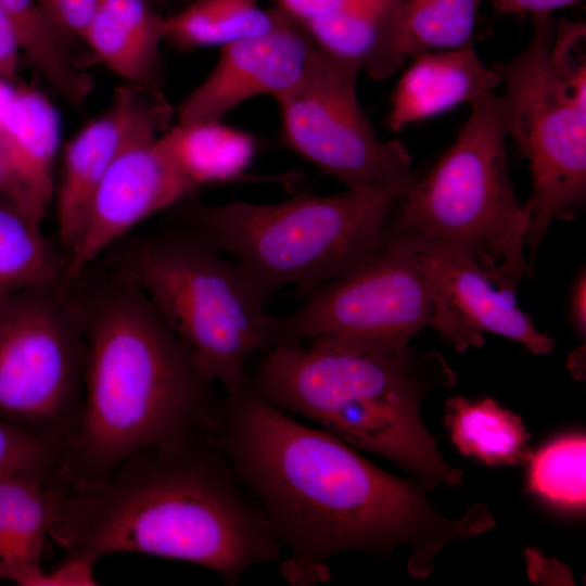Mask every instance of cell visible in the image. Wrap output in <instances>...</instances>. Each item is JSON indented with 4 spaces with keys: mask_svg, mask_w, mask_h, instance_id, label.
Listing matches in <instances>:
<instances>
[{
    "mask_svg": "<svg viewBox=\"0 0 586 586\" xmlns=\"http://www.w3.org/2000/svg\"><path fill=\"white\" fill-rule=\"evenodd\" d=\"M211 437L289 551L282 571L291 582H326L327 561L344 551L390 557L399 547L409 549L407 571L425 578L446 547L495 526L483 504L444 515L422 481L384 471L247 383L219 398Z\"/></svg>",
    "mask_w": 586,
    "mask_h": 586,
    "instance_id": "obj_1",
    "label": "cell"
},
{
    "mask_svg": "<svg viewBox=\"0 0 586 586\" xmlns=\"http://www.w3.org/2000/svg\"><path fill=\"white\" fill-rule=\"evenodd\" d=\"M50 538L95 562L122 552L189 562L229 586L282 549L211 434L139 451L97 485L63 486Z\"/></svg>",
    "mask_w": 586,
    "mask_h": 586,
    "instance_id": "obj_2",
    "label": "cell"
},
{
    "mask_svg": "<svg viewBox=\"0 0 586 586\" xmlns=\"http://www.w3.org/2000/svg\"><path fill=\"white\" fill-rule=\"evenodd\" d=\"M76 295L87 340L79 423L63 445L59 473L72 488L104 481L149 448H175L211 434L214 382L160 314L116 276Z\"/></svg>",
    "mask_w": 586,
    "mask_h": 586,
    "instance_id": "obj_3",
    "label": "cell"
},
{
    "mask_svg": "<svg viewBox=\"0 0 586 586\" xmlns=\"http://www.w3.org/2000/svg\"><path fill=\"white\" fill-rule=\"evenodd\" d=\"M456 374L437 353L336 343L288 344L264 354L247 384L356 450L375 454L431 489L462 483L421 415L428 394Z\"/></svg>",
    "mask_w": 586,
    "mask_h": 586,
    "instance_id": "obj_4",
    "label": "cell"
},
{
    "mask_svg": "<svg viewBox=\"0 0 586 586\" xmlns=\"http://www.w3.org/2000/svg\"><path fill=\"white\" fill-rule=\"evenodd\" d=\"M470 106L453 144L403 188L384 239L448 250L514 293L530 272L528 212L510 179L499 95L487 92Z\"/></svg>",
    "mask_w": 586,
    "mask_h": 586,
    "instance_id": "obj_5",
    "label": "cell"
},
{
    "mask_svg": "<svg viewBox=\"0 0 586 586\" xmlns=\"http://www.w3.org/2000/svg\"><path fill=\"white\" fill-rule=\"evenodd\" d=\"M404 187L300 193L267 204L216 205L194 195L174 208L180 224L235 260L268 303L288 285L306 296L375 255Z\"/></svg>",
    "mask_w": 586,
    "mask_h": 586,
    "instance_id": "obj_6",
    "label": "cell"
},
{
    "mask_svg": "<svg viewBox=\"0 0 586 586\" xmlns=\"http://www.w3.org/2000/svg\"><path fill=\"white\" fill-rule=\"evenodd\" d=\"M113 275L145 295L225 393L244 386L250 362L277 346V316L245 271L186 225L138 241Z\"/></svg>",
    "mask_w": 586,
    "mask_h": 586,
    "instance_id": "obj_7",
    "label": "cell"
},
{
    "mask_svg": "<svg viewBox=\"0 0 586 586\" xmlns=\"http://www.w3.org/2000/svg\"><path fill=\"white\" fill-rule=\"evenodd\" d=\"M533 36L517 55L492 65L506 135L530 163L526 250L534 259L553 220H569L586 196V107L577 104L550 60L556 22L532 15Z\"/></svg>",
    "mask_w": 586,
    "mask_h": 586,
    "instance_id": "obj_8",
    "label": "cell"
},
{
    "mask_svg": "<svg viewBox=\"0 0 586 586\" xmlns=\"http://www.w3.org/2000/svg\"><path fill=\"white\" fill-rule=\"evenodd\" d=\"M87 340L63 277L0 303V419L61 447L79 423Z\"/></svg>",
    "mask_w": 586,
    "mask_h": 586,
    "instance_id": "obj_9",
    "label": "cell"
},
{
    "mask_svg": "<svg viewBox=\"0 0 586 586\" xmlns=\"http://www.w3.org/2000/svg\"><path fill=\"white\" fill-rule=\"evenodd\" d=\"M360 69L318 49L302 80L277 99L283 143L349 189L405 186L412 160L382 140L357 95Z\"/></svg>",
    "mask_w": 586,
    "mask_h": 586,
    "instance_id": "obj_10",
    "label": "cell"
},
{
    "mask_svg": "<svg viewBox=\"0 0 586 586\" xmlns=\"http://www.w3.org/2000/svg\"><path fill=\"white\" fill-rule=\"evenodd\" d=\"M431 321V292L410 250L394 240L366 263L277 316V346L336 343L399 348Z\"/></svg>",
    "mask_w": 586,
    "mask_h": 586,
    "instance_id": "obj_11",
    "label": "cell"
},
{
    "mask_svg": "<svg viewBox=\"0 0 586 586\" xmlns=\"http://www.w3.org/2000/svg\"><path fill=\"white\" fill-rule=\"evenodd\" d=\"M398 242L410 250L430 286V327L457 352L482 346L485 333L515 341L533 355L553 352L555 340L536 329L514 293L498 288L472 263L440 246Z\"/></svg>",
    "mask_w": 586,
    "mask_h": 586,
    "instance_id": "obj_12",
    "label": "cell"
},
{
    "mask_svg": "<svg viewBox=\"0 0 586 586\" xmlns=\"http://www.w3.org/2000/svg\"><path fill=\"white\" fill-rule=\"evenodd\" d=\"M198 190L173 165L158 137L128 146L90 199L78 240L65 258L63 279L74 281L135 227Z\"/></svg>",
    "mask_w": 586,
    "mask_h": 586,
    "instance_id": "obj_13",
    "label": "cell"
},
{
    "mask_svg": "<svg viewBox=\"0 0 586 586\" xmlns=\"http://www.w3.org/2000/svg\"><path fill=\"white\" fill-rule=\"evenodd\" d=\"M175 111L158 85L125 84L100 116L67 143L53 203L60 244L74 249L90 199L113 162L128 146L160 137Z\"/></svg>",
    "mask_w": 586,
    "mask_h": 586,
    "instance_id": "obj_14",
    "label": "cell"
},
{
    "mask_svg": "<svg viewBox=\"0 0 586 586\" xmlns=\"http://www.w3.org/2000/svg\"><path fill=\"white\" fill-rule=\"evenodd\" d=\"M318 49L305 25L279 9L267 31L221 47L212 71L177 107V123L221 120L257 95L279 99L302 80Z\"/></svg>",
    "mask_w": 586,
    "mask_h": 586,
    "instance_id": "obj_15",
    "label": "cell"
},
{
    "mask_svg": "<svg viewBox=\"0 0 586 586\" xmlns=\"http://www.w3.org/2000/svg\"><path fill=\"white\" fill-rule=\"evenodd\" d=\"M60 135L52 102L31 87L16 86L0 123V156L9 179L8 196L41 225L54 199Z\"/></svg>",
    "mask_w": 586,
    "mask_h": 586,
    "instance_id": "obj_16",
    "label": "cell"
},
{
    "mask_svg": "<svg viewBox=\"0 0 586 586\" xmlns=\"http://www.w3.org/2000/svg\"><path fill=\"white\" fill-rule=\"evenodd\" d=\"M499 85L497 73L482 63L473 47L422 53L395 87L386 126L399 131L459 104H471Z\"/></svg>",
    "mask_w": 586,
    "mask_h": 586,
    "instance_id": "obj_17",
    "label": "cell"
},
{
    "mask_svg": "<svg viewBox=\"0 0 586 586\" xmlns=\"http://www.w3.org/2000/svg\"><path fill=\"white\" fill-rule=\"evenodd\" d=\"M65 485L59 474L0 477V578L35 586L56 497Z\"/></svg>",
    "mask_w": 586,
    "mask_h": 586,
    "instance_id": "obj_18",
    "label": "cell"
},
{
    "mask_svg": "<svg viewBox=\"0 0 586 586\" xmlns=\"http://www.w3.org/2000/svg\"><path fill=\"white\" fill-rule=\"evenodd\" d=\"M164 28L151 0H101L81 40L125 82L161 86Z\"/></svg>",
    "mask_w": 586,
    "mask_h": 586,
    "instance_id": "obj_19",
    "label": "cell"
},
{
    "mask_svg": "<svg viewBox=\"0 0 586 586\" xmlns=\"http://www.w3.org/2000/svg\"><path fill=\"white\" fill-rule=\"evenodd\" d=\"M398 1L355 0L340 12L303 24L320 50L383 80L402 67L391 41Z\"/></svg>",
    "mask_w": 586,
    "mask_h": 586,
    "instance_id": "obj_20",
    "label": "cell"
},
{
    "mask_svg": "<svg viewBox=\"0 0 586 586\" xmlns=\"http://www.w3.org/2000/svg\"><path fill=\"white\" fill-rule=\"evenodd\" d=\"M158 144L198 189L241 180L257 152L252 135L221 120L177 123L158 137Z\"/></svg>",
    "mask_w": 586,
    "mask_h": 586,
    "instance_id": "obj_21",
    "label": "cell"
},
{
    "mask_svg": "<svg viewBox=\"0 0 586 586\" xmlns=\"http://www.w3.org/2000/svg\"><path fill=\"white\" fill-rule=\"evenodd\" d=\"M444 422L458 450L487 466L526 462L532 453L528 446L531 434L521 417L493 398H448Z\"/></svg>",
    "mask_w": 586,
    "mask_h": 586,
    "instance_id": "obj_22",
    "label": "cell"
},
{
    "mask_svg": "<svg viewBox=\"0 0 586 586\" xmlns=\"http://www.w3.org/2000/svg\"><path fill=\"white\" fill-rule=\"evenodd\" d=\"M484 0H399L392 17L391 41L403 66L431 51L472 47Z\"/></svg>",
    "mask_w": 586,
    "mask_h": 586,
    "instance_id": "obj_23",
    "label": "cell"
},
{
    "mask_svg": "<svg viewBox=\"0 0 586 586\" xmlns=\"http://www.w3.org/2000/svg\"><path fill=\"white\" fill-rule=\"evenodd\" d=\"M0 9L15 26L29 64L72 106L84 111L93 79L74 63L71 43L44 16L38 1L0 0Z\"/></svg>",
    "mask_w": 586,
    "mask_h": 586,
    "instance_id": "obj_24",
    "label": "cell"
},
{
    "mask_svg": "<svg viewBox=\"0 0 586 586\" xmlns=\"http://www.w3.org/2000/svg\"><path fill=\"white\" fill-rule=\"evenodd\" d=\"M279 9L256 0H189L165 16V41L179 50L225 46L259 35L277 22Z\"/></svg>",
    "mask_w": 586,
    "mask_h": 586,
    "instance_id": "obj_25",
    "label": "cell"
},
{
    "mask_svg": "<svg viewBox=\"0 0 586 586\" xmlns=\"http://www.w3.org/2000/svg\"><path fill=\"white\" fill-rule=\"evenodd\" d=\"M64 263L43 235L41 224L0 194V303L63 277Z\"/></svg>",
    "mask_w": 586,
    "mask_h": 586,
    "instance_id": "obj_26",
    "label": "cell"
},
{
    "mask_svg": "<svg viewBox=\"0 0 586 586\" xmlns=\"http://www.w3.org/2000/svg\"><path fill=\"white\" fill-rule=\"evenodd\" d=\"M527 489L547 505L566 512L584 510L586 502V438L582 433L558 436L531 453Z\"/></svg>",
    "mask_w": 586,
    "mask_h": 586,
    "instance_id": "obj_27",
    "label": "cell"
},
{
    "mask_svg": "<svg viewBox=\"0 0 586 586\" xmlns=\"http://www.w3.org/2000/svg\"><path fill=\"white\" fill-rule=\"evenodd\" d=\"M61 447L0 419V477L11 474H59Z\"/></svg>",
    "mask_w": 586,
    "mask_h": 586,
    "instance_id": "obj_28",
    "label": "cell"
},
{
    "mask_svg": "<svg viewBox=\"0 0 586 586\" xmlns=\"http://www.w3.org/2000/svg\"><path fill=\"white\" fill-rule=\"evenodd\" d=\"M586 28L570 20L556 22L550 60L574 101L586 107Z\"/></svg>",
    "mask_w": 586,
    "mask_h": 586,
    "instance_id": "obj_29",
    "label": "cell"
},
{
    "mask_svg": "<svg viewBox=\"0 0 586 586\" xmlns=\"http://www.w3.org/2000/svg\"><path fill=\"white\" fill-rule=\"evenodd\" d=\"M44 16L72 44L82 34L101 0H37Z\"/></svg>",
    "mask_w": 586,
    "mask_h": 586,
    "instance_id": "obj_30",
    "label": "cell"
},
{
    "mask_svg": "<svg viewBox=\"0 0 586 586\" xmlns=\"http://www.w3.org/2000/svg\"><path fill=\"white\" fill-rule=\"evenodd\" d=\"M97 562L75 553L65 558L51 570H42L35 586H94L99 582L94 575Z\"/></svg>",
    "mask_w": 586,
    "mask_h": 586,
    "instance_id": "obj_31",
    "label": "cell"
},
{
    "mask_svg": "<svg viewBox=\"0 0 586 586\" xmlns=\"http://www.w3.org/2000/svg\"><path fill=\"white\" fill-rule=\"evenodd\" d=\"M22 56L24 55L17 30L0 9V76L15 82Z\"/></svg>",
    "mask_w": 586,
    "mask_h": 586,
    "instance_id": "obj_32",
    "label": "cell"
},
{
    "mask_svg": "<svg viewBox=\"0 0 586 586\" xmlns=\"http://www.w3.org/2000/svg\"><path fill=\"white\" fill-rule=\"evenodd\" d=\"M276 7L295 20L307 23L329 16L348 7L355 0H272Z\"/></svg>",
    "mask_w": 586,
    "mask_h": 586,
    "instance_id": "obj_33",
    "label": "cell"
},
{
    "mask_svg": "<svg viewBox=\"0 0 586 586\" xmlns=\"http://www.w3.org/2000/svg\"><path fill=\"white\" fill-rule=\"evenodd\" d=\"M581 0H492L493 8L509 15L551 13L552 11L573 5Z\"/></svg>",
    "mask_w": 586,
    "mask_h": 586,
    "instance_id": "obj_34",
    "label": "cell"
},
{
    "mask_svg": "<svg viewBox=\"0 0 586 586\" xmlns=\"http://www.w3.org/2000/svg\"><path fill=\"white\" fill-rule=\"evenodd\" d=\"M569 314L574 330L582 337L586 334V273L585 268L576 275L569 298Z\"/></svg>",
    "mask_w": 586,
    "mask_h": 586,
    "instance_id": "obj_35",
    "label": "cell"
},
{
    "mask_svg": "<svg viewBox=\"0 0 586 586\" xmlns=\"http://www.w3.org/2000/svg\"><path fill=\"white\" fill-rule=\"evenodd\" d=\"M16 86L14 81L0 76V123L12 102Z\"/></svg>",
    "mask_w": 586,
    "mask_h": 586,
    "instance_id": "obj_36",
    "label": "cell"
},
{
    "mask_svg": "<svg viewBox=\"0 0 586 586\" xmlns=\"http://www.w3.org/2000/svg\"><path fill=\"white\" fill-rule=\"evenodd\" d=\"M0 194H9V179L2 158L0 156Z\"/></svg>",
    "mask_w": 586,
    "mask_h": 586,
    "instance_id": "obj_37",
    "label": "cell"
},
{
    "mask_svg": "<svg viewBox=\"0 0 586 586\" xmlns=\"http://www.w3.org/2000/svg\"><path fill=\"white\" fill-rule=\"evenodd\" d=\"M155 5L160 2H162L163 0H151Z\"/></svg>",
    "mask_w": 586,
    "mask_h": 586,
    "instance_id": "obj_38",
    "label": "cell"
}]
</instances>
